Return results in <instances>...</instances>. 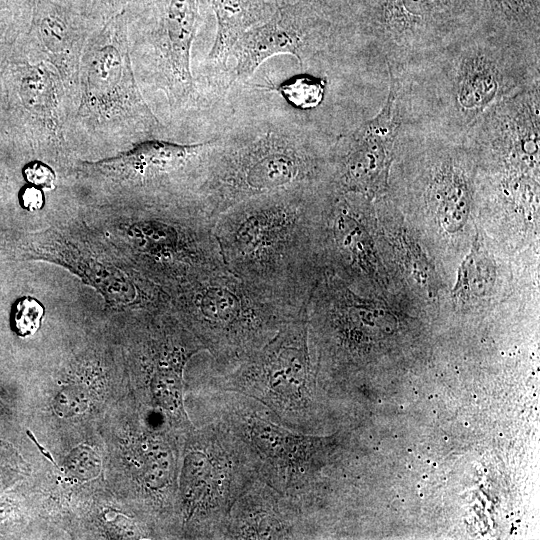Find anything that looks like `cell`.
Here are the masks:
<instances>
[{
    "label": "cell",
    "instance_id": "1",
    "mask_svg": "<svg viewBox=\"0 0 540 540\" xmlns=\"http://www.w3.org/2000/svg\"><path fill=\"white\" fill-rule=\"evenodd\" d=\"M321 188H300L239 202L214 220L213 233L228 271L268 296L307 308L319 282Z\"/></svg>",
    "mask_w": 540,
    "mask_h": 540
},
{
    "label": "cell",
    "instance_id": "2",
    "mask_svg": "<svg viewBox=\"0 0 540 540\" xmlns=\"http://www.w3.org/2000/svg\"><path fill=\"white\" fill-rule=\"evenodd\" d=\"M331 156L306 126L282 116L214 137L197 199L212 219L257 196L323 187Z\"/></svg>",
    "mask_w": 540,
    "mask_h": 540
},
{
    "label": "cell",
    "instance_id": "3",
    "mask_svg": "<svg viewBox=\"0 0 540 540\" xmlns=\"http://www.w3.org/2000/svg\"><path fill=\"white\" fill-rule=\"evenodd\" d=\"M166 135L138 85L124 9L98 26L86 42L66 141L73 157L98 152L105 158Z\"/></svg>",
    "mask_w": 540,
    "mask_h": 540
},
{
    "label": "cell",
    "instance_id": "4",
    "mask_svg": "<svg viewBox=\"0 0 540 540\" xmlns=\"http://www.w3.org/2000/svg\"><path fill=\"white\" fill-rule=\"evenodd\" d=\"M201 6V0H133L125 8L133 70L166 132L188 126L204 101L191 67Z\"/></svg>",
    "mask_w": 540,
    "mask_h": 540
},
{
    "label": "cell",
    "instance_id": "5",
    "mask_svg": "<svg viewBox=\"0 0 540 540\" xmlns=\"http://www.w3.org/2000/svg\"><path fill=\"white\" fill-rule=\"evenodd\" d=\"M180 322L212 357L211 369L232 367L260 349L298 310L274 299L227 269L167 293Z\"/></svg>",
    "mask_w": 540,
    "mask_h": 540
},
{
    "label": "cell",
    "instance_id": "6",
    "mask_svg": "<svg viewBox=\"0 0 540 540\" xmlns=\"http://www.w3.org/2000/svg\"><path fill=\"white\" fill-rule=\"evenodd\" d=\"M203 418L224 425L243 445L257 478L303 517L315 506L322 469L335 444L293 430L264 405L238 393L204 389Z\"/></svg>",
    "mask_w": 540,
    "mask_h": 540
},
{
    "label": "cell",
    "instance_id": "7",
    "mask_svg": "<svg viewBox=\"0 0 540 540\" xmlns=\"http://www.w3.org/2000/svg\"><path fill=\"white\" fill-rule=\"evenodd\" d=\"M204 389L254 399L287 427L314 434L319 407L307 310L237 364L220 371L211 369Z\"/></svg>",
    "mask_w": 540,
    "mask_h": 540
},
{
    "label": "cell",
    "instance_id": "8",
    "mask_svg": "<svg viewBox=\"0 0 540 540\" xmlns=\"http://www.w3.org/2000/svg\"><path fill=\"white\" fill-rule=\"evenodd\" d=\"M70 115L57 70L17 40L0 74V138L68 173L76 161L66 141Z\"/></svg>",
    "mask_w": 540,
    "mask_h": 540
},
{
    "label": "cell",
    "instance_id": "9",
    "mask_svg": "<svg viewBox=\"0 0 540 540\" xmlns=\"http://www.w3.org/2000/svg\"><path fill=\"white\" fill-rule=\"evenodd\" d=\"M257 479L240 441L221 423L203 420L186 445L180 477L183 525L190 536L224 539L230 511Z\"/></svg>",
    "mask_w": 540,
    "mask_h": 540
},
{
    "label": "cell",
    "instance_id": "10",
    "mask_svg": "<svg viewBox=\"0 0 540 540\" xmlns=\"http://www.w3.org/2000/svg\"><path fill=\"white\" fill-rule=\"evenodd\" d=\"M214 137L197 143L140 141L110 157L75 161L70 174L113 194L148 198L196 197Z\"/></svg>",
    "mask_w": 540,
    "mask_h": 540
},
{
    "label": "cell",
    "instance_id": "11",
    "mask_svg": "<svg viewBox=\"0 0 540 540\" xmlns=\"http://www.w3.org/2000/svg\"><path fill=\"white\" fill-rule=\"evenodd\" d=\"M440 114L452 126H471L493 107L527 89L530 72L519 49L511 43L488 37H469L444 47Z\"/></svg>",
    "mask_w": 540,
    "mask_h": 540
},
{
    "label": "cell",
    "instance_id": "12",
    "mask_svg": "<svg viewBox=\"0 0 540 540\" xmlns=\"http://www.w3.org/2000/svg\"><path fill=\"white\" fill-rule=\"evenodd\" d=\"M341 19L340 8L331 2L279 6L267 21L246 31L235 43L227 87L246 81L277 54H291L303 65L331 42Z\"/></svg>",
    "mask_w": 540,
    "mask_h": 540
},
{
    "label": "cell",
    "instance_id": "13",
    "mask_svg": "<svg viewBox=\"0 0 540 540\" xmlns=\"http://www.w3.org/2000/svg\"><path fill=\"white\" fill-rule=\"evenodd\" d=\"M357 2L354 21L374 36L392 60H408L440 48L452 31L459 0H371Z\"/></svg>",
    "mask_w": 540,
    "mask_h": 540
},
{
    "label": "cell",
    "instance_id": "14",
    "mask_svg": "<svg viewBox=\"0 0 540 540\" xmlns=\"http://www.w3.org/2000/svg\"><path fill=\"white\" fill-rule=\"evenodd\" d=\"M390 92L376 117L339 143L331 156L333 183L340 192L372 194L386 182L393 145L400 127L398 92L390 74Z\"/></svg>",
    "mask_w": 540,
    "mask_h": 540
},
{
    "label": "cell",
    "instance_id": "15",
    "mask_svg": "<svg viewBox=\"0 0 540 540\" xmlns=\"http://www.w3.org/2000/svg\"><path fill=\"white\" fill-rule=\"evenodd\" d=\"M101 24L88 14L53 0H33L29 27L18 39L29 55L48 62L57 70L69 98L70 117L78 100L83 50L92 32Z\"/></svg>",
    "mask_w": 540,
    "mask_h": 540
},
{
    "label": "cell",
    "instance_id": "16",
    "mask_svg": "<svg viewBox=\"0 0 540 540\" xmlns=\"http://www.w3.org/2000/svg\"><path fill=\"white\" fill-rule=\"evenodd\" d=\"M309 532L300 514L258 478L234 503L224 539H304Z\"/></svg>",
    "mask_w": 540,
    "mask_h": 540
},
{
    "label": "cell",
    "instance_id": "17",
    "mask_svg": "<svg viewBox=\"0 0 540 540\" xmlns=\"http://www.w3.org/2000/svg\"><path fill=\"white\" fill-rule=\"evenodd\" d=\"M213 11L216 34L207 56V72L225 75L231 51L249 29L267 21L278 8L276 0H201Z\"/></svg>",
    "mask_w": 540,
    "mask_h": 540
},
{
    "label": "cell",
    "instance_id": "18",
    "mask_svg": "<svg viewBox=\"0 0 540 540\" xmlns=\"http://www.w3.org/2000/svg\"><path fill=\"white\" fill-rule=\"evenodd\" d=\"M326 82L310 74H298L281 82L274 90L295 109L317 107L324 98Z\"/></svg>",
    "mask_w": 540,
    "mask_h": 540
},
{
    "label": "cell",
    "instance_id": "19",
    "mask_svg": "<svg viewBox=\"0 0 540 540\" xmlns=\"http://www.w3.org/2000/svg\"><path fill=\"white\" fill-rule=\"evenodd\" d=\"M491 270L485 258L474 244L473 249L463 261L458 274L454 293L457 296L480 295L488 290Z\"/></svg>",
    "mask_w": 540,
    "mask_h": 540
},
{
    "label": "cell",
    "instance_id": "20",
    "mask_svg": "<svg viewBox=\"0 0 540 540\" xmlns=\"http://www.w3.org/2000/svg\"><path fill=\"white\" fill-rule=\"evenodd\" d=\"M45 314L43 304L32 296H22L12 305L11 328L21 338L34 335L41 327Z\"/></svg>",
    "mask_w": 540,
    "mask_h": 540
},
{
    "label": "cell",
    "instance_id": "21",
    "mask_svg": "<svg viewBox=\"0 0 540 540\" xmlns=\"http://www.w3.org/2000/svg\"><path fill=\"white\" fill-rule=\"evenodd\" d=\"M31 13L0 11V74L21 34L29 27Z\"/></svg>",
    "mask_w": 540,
    "mask_h": 540
},
{
    "label": "cell",
    "instance_id": "22",
    "mask_svg": "<svg viewBox=\"0 0 540 540\" xmlns=\"http://www.w3.org/2000/svg\"><path fill=\"white\" fill-rule=\"evenodd\" d=\"M21 176L25 183L43 190L56 188L57 171L43 160L30 159L22 166Z\"/></svg>",
    "mask_w": 540,
    "mask_h": 540
},
{
    "label": "cell",
    "instance_id": "23",
    "mask_svg": "<svg viewBox=\"0 0 540 540\" xmlns=\"http://www.w3.org/2000/svg\"><path fill=\"white\" fill-rule=\"evenodd\" d=\"M133 0H91L88 15L98 22H105L109 18L123 11Z\"/></svg>",
    "mask_w": 540,
    "mask_h": 540
},
{
    "label": "cell",
    "instance_id": "24",
    "mask_svg": "<svg viewBox=\"0 0 540 540\" xmlns=\"http://www.w3.org/2000/svg\"><path fill=\"white\" fill-rule=\"evenodd\" d=\"M18 201L23 209L36 212L44 207L45 194L43 189L25 183L18 192Z\"/></svg>",
    "mask_w": 540,
    "mask_h": 540
},
{
    "label": "cell",
    "instance_id": "25",
    "mask_svg": "<svg viewBox=\"0 0 540 540\" xmlns=\"http://www.w3.org/2000/svg\"><path fill=\"white\" fill-rule=\"evenodd\" d=\"M32 7L33 0H0V11H32Z\"/></svg>",
    "mask_w": 540,
    "mask_h": 540
},
{
    "label": "cell",
    "instance_id": "26",
    "mask_svg": "<svg viewBox=\"0 0 540 540\" xmlns=\"http://www.w3.org/2000/svg\"><path fill=\"white\" fill-rule=\"evenodd\" d=\"M79 12L88 14L91 0H53Z\"/></svg>",
    "mask_w": 540,
    "mask_h": 540
},
{
    "label": "cell",
    "instance_id": "27",
    "mask_svg": "<svg viewBox=\"0 0 540 540\" xmlns=\"http://www.w3.org/2000/svg\"><path fill=\"white\" fill-rule=\"evenodd\" d=\"M329 0H276L277 6H284L296 3H316V2H326Z\"/></svg>",
    "mask_w": 540,
    "mask_h": 540
}]
</instances>
